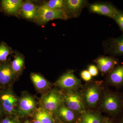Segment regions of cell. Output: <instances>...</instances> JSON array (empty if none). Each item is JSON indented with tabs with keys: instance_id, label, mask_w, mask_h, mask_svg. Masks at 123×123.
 <instances>
[{
	"instance_id": "11",
	"label": "cell",
	"mask_w": 123,
	"mask_h": 123,
	"mask_svg": "<svg viewBox=\"0 0 123 123\" xmlns=\"http://www.w3.org/2000/svg\"><path fill=\"white\" fill-rule=\"evenodd\" d=\"M23 1L21 0H2L0 6L2 12L10 15H14L19 12Z\"/></svg>"
},
{
	"instance_id": "21",
	"label": "cell",
	"mask_w": 123,
	"mask_h": 123,
	"mask_svg": "<svg viewBox=\"0 0 123 123\" xmlns=\"http://www.w3.org/2000/svg\"><path fill=\"white\" fill-rule=\"evenodd\" d=\"M12 53V49L4 42L0 43V63L7 60V57Z\"/></svg>"
},
{
	"instance_id": "22",
	"label": "cell",
	"mask_w": 123,
	"mask_h": 123,
	"mask_svg": "<svg viewBox=\"0 0 123 123\" xmlns=\"http://www.w3.org/2000/svg\"><path fill=\"white\" fill-rule=\"evenodd\" d=\"M82 119L83 123H101L99 115L92 112H85L82 116Z\"/></svg>"
},
{
	"instance_id": "4",
	"label": "cell",
	"mask_w": 123,
	"mask_h": 123,
	"mask_svg": "<svg viewBox=\"0 0 123 123\" xmlns=\"http://www.w3.org/2000/svg\"><path fill=\"white\" fill-rule=\"evenodd\" d=\"M17 78L14 73L11 62L7 61L0 63V89L11 88L15 79Z\"/></svg>"
},
{
	"instance_id": "6",
	"label": "cell",
	"mask_w": 123,
	"mask_h": 123,
	"mask_svg": "<svg viewBox=\"0 0 123 123\" xmlns=\"http://www.w3.org/2000/svg\"><path fill=\"white\" fill-rule=\"evenodd\" d=\"M36 103L32 96L25 94L18 99V113L21 116L30 114L35 110Z\"/></svg>"
},
{
	"instance_id": "20",
	"label": "cell",
	"mask_w": 123,
	"mask_h": 123,
	"mask_svg": "<svg viewBox=\"0 0 123 123\" xmlns=\"http://www.w3.org/2000/svg\"><path fill=\"white\" fill-rule=\"evenodd\" d=\"M57 112L61 117L67 122H72L75 119L73 111L63 105L59 108Z\"/></svg>"
},
{
	"instance_id": "30",
	"label": "cell",
	"mask_w": 123,
	"mask_h": 123,
	"mask_svg": "<svg viewBox=\"0 0 123 123\" xmlns=\"http://www.w3.org/2000/svg\"><path fill=\"white\" fill-rule=\"evenodd\" d=\"M104 123H112L111 122H110V121H105Z\"/></svg>"
},
{
	"instance_id": "14",
	"label": "cell",
	"mask_w": 123,
	"mask_h": 123,
	"mask_svg": "<svg viewBox=\"0 0 123 123\" xmlns=\"http://www.w3.org/2000/svg\"><path fill=\"white\" fill-rule=\"evenodd\" d=\"M96 63L101 72L106 74L113 69L116 64V61L112 57H102L97 59Z\"/></svg>"
},
{
	"instance_id": "13",
	"label": "cell",
	"mask_w": 123,
	"mask_h": 123,
	"mask_svg": "<svg viewBox=\"0 0 123 123\" xmlns=\"http://www.w3.org/2000/svg\"><path fill=\"white\" fill-rule=\"evenodd\" d=\"M30 78L36 89L40 92L47 90L50 87V83L43 76L36 73H32Z\"/></svg>"
},
{
	"instance_id": "8",
	"label": "cell",
	"mask_w": 123,
	"mask_h": 123,
	"mask_svg": "<svg viewBox=\"0 0 123 123\" xmlns=\"http://www.w3.org/2000/svg\"><path fill=\"white\" fill-rule=\"evenodd\" d=\"M90 9L93 12L105 15L113 19L120 12L112 5L108 4H93L90 6Z\"/></svg>"
},
{
	"instance_id": "24",
	"label": "cell",
	"mask_w": 123,
	"mask_h": 123,
	"mask_svg": "<svg viewBox=\"0 0 123 123\" xmlns=\"http://www.w3.org/2000/svg\"><path fill=\"white\" fill-rule=\"evenodd\" d=\"M117 23L119 26L121 30L123 31V13L120 12L114 18Z\"/></svg>"
},
{
	"instance_id": "31",
	"label": "cell",
	"mask_w": 123,
	"mask_h": 123,
	"mask_svg": "<svg viewBox=\"0 0 123 123\" xmlns=\"http://www.w3.org/2000/svg\"><path fill=\"white\" fill-rule=\"evenodd\" d=\"M24 123H31L29 121H26Z\"/></svg>"
},
{
	"instance_id": "27",
	"label": "cell",
	"mask_w": 123,
	"mask_h": 123,
	"mask_svg": "<svg viewBox=\"0 0 123 123\" xmlns=\"http://www.w3.org/2000/svg\"><path fill=\"white\" fill-rule=\"evenodd\" d=\"M10 117H7L6 118L2 119L0 121V123H17Z\"/></svg>"
},
{
	"instance_id": "3",
	"label": "cell",
	"mask_w": 123,
	"mask_h": 123,
	"mask_svg": "<svg viewBox=\"0 0 123 123\" xmlns=\"http://www.w3.org/2000/svg\"><path fill=\"white\" fill-rule=\"evenodd\" d=\"M64 101V97L59 92L53 90L42 96L41 102L43 108L51 114L57 112L62 105Z\"/></svg>"
},
{
	"instance_id": "23",
	"label": "cell",
	"mask_w": 123,
	"mask_h": 123,
	"mask_svg": "<svg viewBox=\"0 0 123 123\" xmlns=\"http://www.w3.org/2000/svg\"><path fill=\"white\" fill-rule=\"evenodd\" d=\"M43 5L52 10H64L65 8V0H51Z\"/></svg>"
},
{
	"instance_id": "18",
	"label": "cell",
	"mask_w": 123,
	"mask_h": 123,
	"mask_svg": "<svg viewBox=\"0 0 123 123\" xmlns=\"http://www.w3.org/2000/svg\"><path fill=\"white\" fill-rule=\"evenodd\" d=\"M35 118L36 120H39L42 123H53L51 113L43 107H40L37 110Z\"/></svg>"
},
{
	"instance_id": "29",
	"label": "cell",
	"mask_w": 123,
	"mask_h": 123,
	"mask_svg": "<svg viewBox=\"0 0 123 123\" xmlns=\"http://www.w3.org/2000/svg\"><path fill=\"white\" fill-rule=\"evenodd\" d=\"M33 123H41L40 121H39V120H36L35 121H34V122Z\"/></svg>"
},
{
	"instance_id": "19",
	"label": "cell",
	"mask_w": 123,
	"mask_h": 123,
	"mask_svg": "<svg viewBox=\"0 0 123 123\" xmlns=\"http://www.w3.org/2000/svg\"><path fill=\"white\" fill-rule=\"evenodd\" d=\"M110 45V49L112 53L123 55V36L111 40Z\"/></svg>"
},
{
	"instance_id": "2",
	"label": "cell",
	"mask_w": 123,
	"mask_h": 123,
	"mask_svg": "<svg viewBox=\"0 0 123 123\" xmlns=\"http://www.w3.org/2000/svg\"><path fill=\"white\" fill-rule=\"evenodd\" d=\"M68 18L65 10L51 9L43 5L39 7L37 15L35 20L38 24L43 25L55 19L66 20Z\"/></svg>"
},
{
	"instance_id": "12",
	"label": "cell",
	"mask_w": 123,
	"mask_h": 123,
	"mask_svg": "<svg viewBox=\"0 0 123 123\" xmlns=\"http://www.w3.org/2000/svg\"><path fill=\"white\" fill-rule=\"evenodd\" d=\"M39 7L31 1L23 2L19 12L23 18L35 20L37 15Z\"/></svg>"
},
{
	"instance_id": "33",
	"label": "cell",
	"mask_w": 123,
	"mask_h": 123,
	"mask_svg": "<svg viewBox=\"0 0 123 123\" xmlns=\"http://www.w3.org/2000/svg\"></svg>"
},
{
	"instance_id": "15",
	"label": "cell",
	"mask_w": 123,
	"mask_h": 123,
	"mask_svg": "<svg viewBox=\"0 0 123 123\" xmlns=\"http://www.w3.org/2000/svg\"><path fill=\"white\" fill-rule=\"evenodd\" d=\"M86 2L83 0H66L65 8L74 15H78L85 6Z\"/></svg>"
},
{
	"instance_id": "10",
	"label": "cell",
	"mask_w": 123,
	"mask_h": 123,
	"mask_svg": "<svg viewBox=\"0 0 123 123\" xmlns=\"http://www.w3.org/2000/svg\"><path fill=\"white\" fill-rule=\"evenodd\" d=\"M101 95V90L98 86L92 85L88 86L85 91L84 98L86 103L90 107L97 105Z\"/></svg>"
},
{
	"instance_id": "5",
	"label": "cell",
	"mask_w": 123,
	"mask_h": 123,
	"mask_svg": "<svg viewBox=\"0 0 123 123\" xmlns=\"http://www.w3.org/2000/svg\"><path fill=\"white\" fill-rule=\"evenodd\" d=\"M63 97L67 107L73 111L80 112L84 110V101L78 92L73 91H68Z\"/></svg>"
},
{
	"instance_id": "9",
	"label": "cell",
	"mask_w": 123,
	"mask_h": 123,
	"mask_svg": "<svg viewBox=\"0 0 123 123\" xmlns=\"http://www.w3.org/2000/svg\"><path fill=\"white\" fill-rule=\"evenodd\" d=\"M56 84L62 89H71L79 86L80 81L72 72L69 71L62 76Z\"/></svg>"
},
{
	"instance_id": "16",
	"label": "cell",
	"mask_w": 123,
	"mask_h": 123,
	"mask_svg": "<svg viewBox=\"0 0 123 123\" xmlns=\"http://www.w3.org/2000/svg\"><path fill=\"white\" fill-rule=\"evenodd\" d=\"M24 56L21 53H15L13 60L11 62V65L14 73L17 77L24 69Z\"/></svg>"
},
{
	"instance_id": "7",
	"label": "cell",
	"mask_w": 123,
	"mask_h": 123,
	"mask_svg": "<svg viewBox=\"0 0 123 123\" xmlns=\"http://www.w3.org/2000/svg\"><path fill=\"white\" fill-rule=\"evenodd\" d=\"M101 106L104 111L111 114H115L120 110L121 103L117 96L108 93L104 97Z\"/></svg>"
},
{
	"instance_id": "26",
	"label": "cell",
	"mask_w": 123,
	"mask_h": 123,
	"mask_svg": "<svg viewBox=\"0 0 123 123\" xmlns=\"http://www.w3.org/2000/svg\"><path fill=\"white\" fill-rule=\"evenodd\" d=\"M88 71L91 76H97L98 74V68L94 65H91L88 68Z\"/></svg>"
},
{
	"instance_id": "1",
	"label": "cell",
	"mask_w": 123,
	"mask_h": 123,
	"mask_svg": "<svg viewBox=\"0 0 123 123\" xmlns=\"http://www.w3.org/2000/svg\"><path fill=\"white\" fill-rule=\"evenodd\" d=\"M18 102V98L12 88L0 90V102L6 116L11 117L17 114Z\"/></svg>"
},
{
	"instance_id": "25",
	"label": "cell",
	"mask_w": 123,
	"mask_h": 123,
	"mask_svg": "<svg viewBox=\"0 0 123 123\" xmlns=\"http://www.w3.org/2000/svg\"><path fill=\"white\" fill-rule=\"evenodd\" d=\"M81 76L82 79L85 81H88L90 80L92 78V76L88 70H84L82 72Z\"/></svg>"
},
{
	"instance_id": "32",
	"label": "cell",
	"mask_w": 123,
	"mask_h": 123,
	"mask_svg": "<svg viewBox=\"0 0 123 123\" xmlns=\"http://www.w3.org/2000/svg\"><path fill=\"white\" fill-rule=\"evenodd\" d=\"M122 123H123V122H122Z\"/></svg>"
},
{
	"instance_id": "17",
	"label": "cell",
	"mask_w": 123,
	"mask_h": 123,
	"mask_svg": "<svg viewBox=\"0 0 123 123\" xmlns=\"http://www.w3.org/2000/svg\"><path fill=\"white\" fill-rule=\"evenodd\" d=\"M109 81L116 85L123 83V65L117 67L110 73L108 77Z\"/></svg>"
},
{
	"instance_id": "28",
	"label": "cell",
	"mask_w": 123,
	"mask_h": 123,
	"mask_svg": "<svg viewBox=\"0 0 123 123\" xmlns=\"http://www.w3.org/2000/svg\"><path fill=\"white\" fill-rule=\"evenodd\" d=\"M4 116H5V115L4 111L1 105V104L0 102V119L2 118Z\"/></svg>"
}]
</instances>
